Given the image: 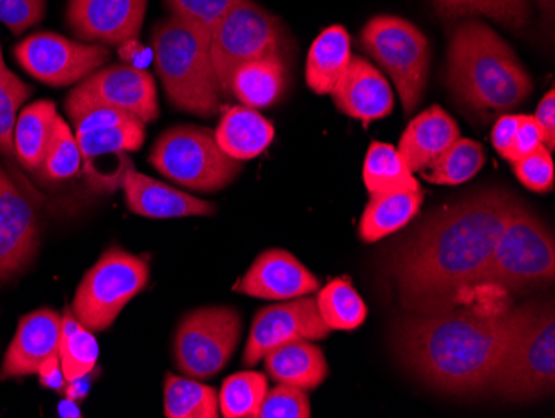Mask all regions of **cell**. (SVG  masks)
Segmentation results:
<instances>
[{
  "label": "cell",
  "mask_w": 555,
  "mask_h": 418,
  "mask_svg": "<svg viewBox=\"0 0 555 418\" xmlns=\"http://www.w3.org/2000/svg\"><path fill=\"white\" fill-rule=\"evenodd\" d=\"M431 4L446 21L482 15L513 30L524 29L532 12L529 0H431Z\"/></svg>",
  "instance_id": "4dcf8cb0"
},
{
  "label": "cell",
  "mask_w": 555,
  "mask_h": 418,
  "mask_svg": "<svg viewBox=\"0 0 555 418\" xmlns=\"http://www.w3.org/2000/svg\"><path fill=\"white\" fill-rule=\"evenodd\" d=\"M423 202L421 189L371 197L361 215L358 236L364 243L379 242L404 229L416 217Z\"/></svg>",
  "instance_id": "484cf974"
},
{
  "label": "cell",
  "mask_w": 555,
  "mask_h": 418,
  "mask_svg": "<svg viewBox=\"0 0 555 418\" xmlns=\"http://www.w3.org/2000/svg\"><path fill=\"white\" fill-rule=\"evenodd\" d=\"M519 122L520 115H502L495 122L494 129H492V145L504 159H506L507 152L513 145Z\"/></svg>",
  "instance_id": "bcb514c9"
},
{
  "label": "cell",
  "mask_w": 555,
  "mask_h": 418,
  "mask_svg": "<svg viewBox=\"0 0 555 418\" xmlns=\"http://www.w3.org/2000/svg\"><path fill=\"white\" fill-rule=\"evenodd\" d=\"M318 311L324 324L332 330H354L363 326L367 307L351 280L335 279L320 289Z\"/></svg>",
  "instance_id": "d6a6232c"
},
{
  "label": "cell",
  "mask_w": 555,
  "mask_h": 418,
  "mask_svg": "<svg viewBox=\"0 0 555 418\" xmlns=\"http://www.w3.org/2000/svg\"><path fill=\"white\" fill-rule=\"evenodd\" d=\"M150 164L177 186L214 193L235 182L243 162L230 157L205 127L177 126L165 130L150 152Z\"/></svg>",
  "instance_id": "52a82bcc"
},
{
  "label": "cell",
  "mask_w": 555,
  "mask_h": 418,
  "mask_svg": "<svg viewBox=\"0 0 555 418\" xmlns=\"http://www.w3.org/2000/svg\"><path fill=\"white\" fill-rule=\"evenodd\" d=\"M539 129L542 132V143L548 151L555 149V90L551 89L545 93L534 115Z\"/></svg>",
  "instance_id": "ee69618b"
},
{
  "label": "cell",
  "mask_w": 555,
  "mask_h": 418,
  "mask_svg": "<svg viewBox=\"0 0 555 418\" xmlns=\"http://www.w3.org/2000/svg\"><path fill=\"white\" fill-rule=\"evenodd\" d=\"M39 248V220L33 204L0 168V282L24 270Z\"/></svg>",
  "instance_id": "5bb4252c"
},
{
  "label": "cell",
  "mask_w": 555,
  "mask_h": 418,
  "mask_svg": "<svg viewBox=\"0 0 555 418\" xmlns=\"http://www.w3.org/2000/svg\"><path fill=\"white\" fill-rule=\"evenodd\" d=\"M149 279L145 258L118 248L111 249L80 280L72 311L92 332L107 330L125 305L145 289Z\"/></svg>",
  "instance_id": "30bf717a"
},
{
  "label": "cell",
  "mask_w": 555,
  "mask_h": 418,
  "mask_svg": "<svg viewBox=\"0 0 555 418\" xmlns=\"http://www.w3.org/2000/svg\"><path fill=\"white\" fill-rule=\"evenodd\" d=\"M72 401H64V404L61 405V414L62 417H82L80 411L77 408H72Z\"/></svg>",
  "instance_id": "681fc988"
},
{
  "label": "cell",
  "mask_w": 555,
  "mask_h": 418,
  "mask_svg": "<svg viewBox=\"0 0 555 418\" xmlns=\"http://www.w3.org/2000/svg\"><path fill=\"white\" fill-rule=\"evenodd\" d=\"M242 329V315L233 307L190 312L175 332L173 357L180 372L196 380L214 379L235 354Z\"/></svg>",
  "instance_id": "8fae6325"
},
{
  "label": "cell",
  "mask_w": 555,
  "mask_h": 418,
  "mask_svg": "<svg viewBox=\"0 0 555 418\" xmlns=\"http://www.w3.org/2000/svg\"><path fill=\"white\" fill-rule=\"evenodd\" d=\"M555 385V308L527 302L506 308L501 351L489 389L507 401L544 397Z\"/></svg>",
  "instance_id": "277c9868"
},
{
  "label": "cell",
  "mask_w": 555,
  "mask_h": 418,
  "mask_svg": "<svg viewBox=\"0 0 555 418\" xmlns=\"http://www.w3.org/2000/svg\"><path fill=\"white\" fill-rule=\"evenodd\" d=\"M74 90L150 124L160 115L157 84L149 71L115 64L99 68Z\"/></svg>",
  "instance_id": "9a60e30c"
},
{
  "label": "cell",
  "mask_w": 555,
  "mask_h": 418,
  "mask_svg": "<svg viewBox=\"0 0 555 418\" xmlns=\"http://www.w3.org/2000/svg\"><path fill=\"white\" fill-rule=\"evenodd\" d=\"M485 164V147L476 140L460 137L441 157L421 172L424 180L436 186H461L476 177Z\"/></svg>",
  "instance_id": "1f68e13d"
},
{
  "label": "cell",
  "mask_w": 555,
  "mask_h": 418,
  "mask_svg": "<svg viewBox=\"0 0 555 418\" xmlns=\"http://www.w3.org/2000/svg\"><path fill=\"white\" fill-rule=\"evenodd\" d=\"M332 329L324 324L311 295L292 299L285 304L270 305L255 315L243 364L254 367L273 349L295 340H323Z\"/></svg>",
  "instance_id": "4fadbf2b"
},
{
  "label": "cell",
  "mask_w": 555,
  "mask_h": 418,
  "mask_svg": "<svg viewBox=\"0 0 555 418\" xmlns=\"http://www.w3.org/2000/svg\"><path fill=\"white\" fill-rule=\"evenodd\" d=\"M268 379L260 372H238L224 379L218 404L224 418H258Z\"/></svg>",
  "instance_id": "e575fe53"
},
{
  "label": "cell",
  "mask_w": 555,
  "mask_h": 418,
  "mask_svg": "<svg viewBox=\"0 0 555 418\" xmlns=\"http://www.w3.org/2000/svg\"><path fill=\"white\" fill-rule=\"evenodd\" d=\"M145 122L140 118H132L120 126L75 136L82 152L83 167L105 155H125L127 152L139 151L145 140Z\"/></svg>",
  "instance_id": "836d02e7"
},
{
  "label": "cell",
  "mask_w": 555,
  "mask_h": 418,
  "mask_svg": "<svg viewBox=\"0 0 555 418\" xmlns=\"http://www.w3.org/2000/svg\"><path fill=\"white\" fill-rule=\"evenodd\" d=\"M215 139L230 157L246 162L267 151L274 139V127L260 112L238 105L224 112Z\"/></svg>",
  "instance_id": "cb8c5ba5"
},
{
  "label": "cell",
  "mask_w": 555,
  "mask_h": 418,
  "mask_svg": "<svg viewBox=\"0 0 555 418\" xmlns=\"http://www.w3.org/2000/svg\"><path fill=\"white\" fill-rule=\"evenodd\" d=\"M506 308L466 305L436 314H417L399 326L396 351L402 364L439 392L464 393L489 389Z\"/></svg>",
  "instance_id": "7a4b0ae2"
},
{
  "label": "cell",
  "mask_w": 555,
  "mask_h": 418,
  "mask_svg": "<svg viewBox=\"0 0 555 418\" xmlns=\"http://www.w3.org/2000/svg\"><path fill=\"white\" fill-rule=\"evenodd\" d=\"M62 315L40 308L25 315L9 345L0 379L36 376L49 358L57 357L61 347Z\"/></svg>",
  "instance_id": "ac0fdd59"
},
{
  "label": "cell",
  "mask_w": 555,
  "mask_h": 418,
  "mask_svg": "<svg viewBox=\"0 0 555 418\" xmlns=\"http://www.w3.org/2000/svg\"><path fill=\"white\" fill-rule=\"evenodd\" d=\"M127 205L133 214L146 218L211 217L217 207L183 190L143 176L129 168L121 182Z\"/></svg>",
  "instance_id": "ffe728a7"
},
{
  "label": "cell",
  "mask_w": 555,
  "mask_h": 418,
  "mask_svg": "<svg viewBox=\"0 0 555 418\" xmlns=\"http://www.w3.org/2000/svg\"><path fill=\"white\" fill-rule=\"evenodd\" d=\"M292 39L280 18L254 0H238L211 34L210 55L221 96L232 97V77L249 61L282 55L288 58Z\"/></svg>",
  "instance_id": "9c48e42d"
},
{
  "label": "cell",
  "mask_w": 555,
  "mask_h": 418,
  "mask_svg": "<svg viewBox=\"0 0 555 418\" xmlns=\"http://www.w3.org/2000/svg\"><path fill=\"white\" fill-rule=\"evenodd\" d=\"M33 93V87L18 79L8 67L0 46V154L15 159L14 129L22 105Z\"/></svg>",
  "instance_id": "8d00e7d4"
},
{
  "label": "cell",
  "mask_w": 555,
  "mask_h": 418,
  "mask_svg": "<svg viewBox=\"0 0 555 418\" xmlns=\"http://www.w3.org/2000/svg\"><path fill=\"white\" fill-rule=\"evenodd\" d=\"M410 165L391 143L371 142L363 165V180L371 197L420 190Z\"/></svg>",
  "instance_id": "83f0119b"
},
{
  "label": "cell",
  "mask_w": 555,
  "mask_h": 418,
  "mask_svg": "<svg viewBox=\"0 0 555 418\" xmlns=\"http://www.w3.org/2000/svg\"><path fill=\"white\" fill-rule=\"evenodd\" d=\"M535 2L541 8L544 17L552 18V15H554V0H535Z\"/></svg>",
  "instance_id": "c3c4849f"
},
{
  "label": "cell",
  "mask_w": 555,
  "mask_h": 418,
  "mask_svg": "<svg viewBox=\"0 0 555 418\" xmlns=\"http://www.w3.org/2000/svg\"><path fill=\"white\" fill-rule=\"evenodd\" d=\"M154 64L168 101L196 117H211L220 109V84L210 55V39L170 17L152 33Z\"/></svg>",
  "instance_id": "5b68a950"
},
{
  "label": "cell",
  "mask_w": 555,
  "mask_h": 418,
  "mask_svg": "<svg viewBox=\"0 0 555 418\" xmlns=\"http://www.w3.org/2000/svg\"><path fill=\"white\" fill-rule=\"evenodd\" d=\"M360 46L395 83L404 114L423 101L431 67L427 37L406 18L377 15L361 30Z\"/></svg>",
  "instance_id": "ba28073f"
},
{
  "label": "cell",
  "mask_w": 555,
  "mask_h": 418,
  "mask_svg": "<svg viewBox=\"0 0 555 418\" xmlns=\"http://www.w3.org/2000/svg\"><path fill=\"white\" fill-rule=\"evenodd\" d=\"M57 117V107L50 101H37L22 109L15 122L14 149L15 159L25 170L39 174Z\"/></svg>",
  "instance_id": "4316f807"
},
{
  "label": "cell",
  "mask_w": 555,
  "mask_h": 418,
  "mask_svg": "<svg viewBox=\"0 0 555 418\" xmlns=\"http://www.w3.org/2000/svg\"><path fill=\"white\" fill-rule=\"evenodd\" d=\"M171 17L211 39L221 18L238 0H164Z\"/></svg>",
  "instance_id": "f35d334b"
},
{
  "label": "cell",
  "mask_w": 555,
  "mask_h": 418,
  "mask_svg": "<svg viewBox=\"0 0 555 418\" xmlns=\"http://www.w3.org/2000/svg\"><path fill=\"white\" fill-rule=\"evenodd\" d=\"M65 111H67L68 118H70L75 136L120 126L125 122L137 118L127 114V112L111 107V105L92 101V99L83 97L77 90H72L68 93L67 101H65Z\"/></svg>",
  "instance_id": "74e56055"
},
{
  "label": "cell",
  "mask_w": 555,
  "mask_h": 418,
  "mask_svg": "<svg viewBox=\"0 0 555 418\" xmlns=\"http://www.w3.org/2000/svg\"><path fill=\"white\" fill-rule=\"evenodd\" d=\"M118 55L125 65L146 71L154 64V51L152 47L143 46L139 39L125 40L118 46Z\"/></svg>",
  "instance_id": "f6af8a7d"
},
{
  "label": "cell",
  "mask_w": 555,
  "mask_h": 418,
  "mask_svg": "<svg viewBox=\"0 0 555 418\" xmlns=\"http://www.w3.org/2000/svg\"><path fill=\"white\" fill-rule=\"evenodd\" d=\"M233 290L263 301H292L318 292L320 280L295 255L270 249L258 255Z\"/></svg>",
  "instance_id": "e0dca14e"
},
{
  "label": "cell",
  "mask_w": 555,
  "mask_h": 418,
  "mask_svg": "<svg viewBox=\"0 0 555 418\" xmlns=\"http://www.w3.org/2000/svg\"><path fill=\"white\" fill-rule=\"evenodd\" d=\"M37 376L40 377V382L43 385L49 387V389H61L64 385L65 379L64 373H62L61 367V358L52 357L39 368V373Z\"/></svg>",
  "instance_id": "7dc6e473"
},
{
  "label": "cell",
  "mask_w": 555,
  "mask_h": 418,
  "mask_svg": "<svg viewBox=\"0 0 555 418\" xmlns=\"http://www.w3.org/2000/svg\"><path fill=\"white\" fill-rule=\"evenodd\" d=\"M519 202L509 190L488 187L429 214L389 265L402 307L449 311L481 286L499 233Z\"/></svg>",
  "instance_id": "6da1fadb"
},
{
  "label": "cell",
  "mask_w": 555,
  "mask_h": 418,
  "mask_svg": "<svg viewBox=\"0 0 555 418\" xmlns=\"http://www.w3.org/2000/svg\"><path fill=\"white\" fill-rule=\"evenodd\" d=\"M351 37L343 26H330L311 43L308 52V87L318 96H327L341 79L351 61Z\"/></svg>",
  "instance_id": "d4e9b609"
},
{
  "label": "cell",
  "mask_w": 555,
  "mask_h": 418,
  "mask_svg": "<svg viewBox=\"0 0 555 418\" xmlns=\"http://www.w3.org/2000/svg\"><path fill=\"white\" fill-rule=\"evenodd\" d=\"M333 101L348 117L370 124L388 117L395 109V93L382 72L366 59L352 55L335 89Z\"/></svg>",
  "instance_id": "d6986e66"
},
{
  "label": "cell",
  "mask_w": 555,
  "mask_h": 418,
  "mask_svg": "<svg viewBox=\"0 0 555 418\" xmlns=\"http://www.w3.org/2000/svg\"><path fill=\"white\" fill-rule=\"evenodd\" d=\"M446 84L461 107L486 117L519 107L534 90L509 43L477 21L452 33Z\"/></svg>",
  "instance_id": "3957f363"
},
{
  "label": "cell",
  "mask_w": 555,
  "mask_h": 418,
  "mask_svg": "<svg viewBox=\"0 0 555 418\" xmlns=\"http://www.w3.org/2000/svg\"><path fill=\"white\" fill-rule=\"evenodd\" d=\"M149 0H68L72 33L86 42L120 46L139 39Z\"/></svg>",
  "instance_id": "2e32d148"
},
{
  "label": "cell",
  "mask_w": 555,
  "mask_h": 418,
  "mask_svg": "<svg viewBox=\"0 0 555 418\" xmlns=\"http://www.w3.org/2000/svg\"><path fill=\"white\" fill-rule=\"evenodd\" d=\"M311 405L307 390L278 383L268 389L258 418H310Z\"/></svg>",
  "instance_id": "ab89813d"
},
{
  "label": "cell",
  "mask_w": 555,
  "mask_h": 418,
  "mask_svg": "<svg viewBox=\"0 0 555 418\" xmlns=\"http://www.w3.org/2000/svg\"><path fill=\"white\" fill-rule=\"evenodd\" d=\"M517 180L532 192L547 193L554 189L552 152L542 143L532 154L513 164Z\"/></svg>",
  "instance_id": "60d3db41"
},
{
  "label": "cell",
  "mask_w": 555,
  "mask_h": 418,
  "mask_svg": "<svg viewBox=\"0 0 555 418\" xmlns=\"http://www.w3.org/2000/svg\"><path fill=\"white\" fill-rule=\"evenodd\" d=\"M554 279V236L531 208L519 202L499 233L481 286L524 292L548 286Z\"/></svg>",
  "instance_id": "8992f818"
},
{
  "label": "cell",
  "mask_w": 555,
  "mask_h": 418,
  "mask_svg": "<svg viewBox=\"0 0 555 418\" xmlns=\"http://www.w3.org/2000/svg\"><path fill=\"white\" fill-rule=\"evenodd\" d=\"M164 410L168 418L220 417L218 393L214 387L204 385L192 377L167 373L164 385Z\"/></svg>",
  "instance_id": "f546056e"
},
{
  "label": "cell",
  "mask_w": 555,
  "mask_h": 418,
  "mask_svg": "<svg viewBox=\"0 0 555 418\" xmlns=\"http://www.w3.org/2000/svg\"><path fill=\"white\" fill-rule=\"evenodd\" d=\"M263 360L271 380L307 392L318 389L330 373L323 351L311 340H295L280 345L268 352Z\"/></svg>",
  "instance_id": "7402d4cb"
},
{
  "label": "cell",
  "mask_w": 555,
  "mask_h": 418,
  "mask_svg": "<svg viewBox=\"0 0 555 418\" xmlns=\"http://www.w3.org/2000/svg\"><path fill=\"white\" fill-rule=\"evenodd\" d=\"M288 87V64L282 55L240 65L232 77V96L245 107L270 109L282 101Z\"/></svg>",
  "instance_id": "603a6c76"
},
{
  "label": "cell",
  "mask_w": 555,
  "mask_h": 418,
  "mask_svg": "<svg viewBox=\"0 0 555 418\" xmlns=\"http://www.w3.org/2000/svg\"><path fill=\"white\" fill-rule=\"evenodd\" d=\"M461 137L457 122L439 105L426 109L410 122L398 151L411 170L421 172L441 157Z\"/></svg>",
  "instance_id": "44dd1931"
},
{
  "label": "cell",
  "mask_w": 555,
  "mask_h": 418,
  "mask_svg": "<svg viewBox=\"0 0 555 418\" xmlns=\"http://www.w3.org/2000/svg\"><path fill=\"white\" fill-rule=\"evenodd\" d=\"M14 55L29 76L52 87L82 83L111 61L105 46L75 42L52 33L33 34L15 46Z\"/></svg>",
  "instance_id": "7c38bea8"
},
{
  "label": "cell",
  "mask_w": 555,
  "mask_h": 418,
  "mask_svg": "<svg viewBox=\"0 0 555 418\" xmlns=\"http://www.w3.org/2000/svg\"><path fill=\"white\" fill-rule=\"evenodd\" d=\"M82 167V152L77 137L67 122L59 115L39 176L50 182H62L77 176Z\"/></svg>",
  "instance_id": "d590c367"
},
{
  "label": "cell",
  "mask_w": 555,
  "mask_h": 418,
  "mask_svg": "<svg viewBox=\"0 0 555 418\" xmlns=\"http://www.w3.org/2000/svg\"><path fill=\"white\" fill-rule=\"evenodd\" d=\"M539 145H542V132L538 122L532 115H520L519 127H517L513 145L507 152L506 161L514 164L526 155L532 154Z\"/></svg>",
  "instance_id": "7bdbcfd3"
},
{
  "label": "cell",
  "mask_w": 555,
  "mask_h": 418,
  "mask_svg": "<svg viewBox=\"0 0 555 418\" xmlns=\"http://www.w3.org/2000/svg\"><path fill=\"white\" fill-rule=\"evenodd\" d=\"M65 382H79L89 376L99 360V342L92 330L75 317L72 307L62 314L61 347H59Z\"/></svg>",
  "instance_id": "f1b7e54d"
},
{
  "label": "cell",
  "mask_w": 555,
  "mask_h": 418,
  "mask_svg": "<svg viewBox=\"0 0 555 418\" xmlns=\"http://www.w3.org/2000/svg\"><path fill=\"white\" fill-rule=\"evenodd\" d=\"M46 5L47 0H0V22L18 36L42 21Z\"/></svg>",
  "instance_id": "b9f144b4"
}]
</instances>
